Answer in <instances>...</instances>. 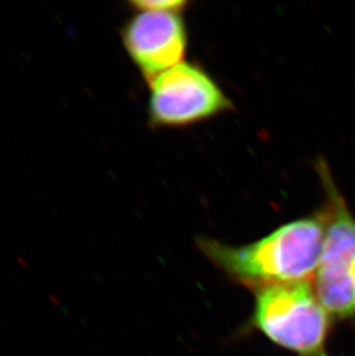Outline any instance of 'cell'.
Segmentation results:
<instances>
[{
  "label": "cell",
  "mask_w": 355,
  "mask_h": 356,
  "mask_svg": "<svg viewBox=\"0 0 355 356\" xmlns=\"http://www.w3.org/2000/svg\"><path fill=\"white\" fill-rule=\"evenodd\" d=\"M317 166L328 198L322 211L325 238L315 276L316 296L329 314L349 318L355 316V219L324 161Z\"/></svg>",
  "instance_id": "obj_3"
},
{
  "label": "cell",
  "mask_w": 355,
  "mask_h": 356,
  "mask_svg": "<svg viewBox=\"0 0 355 356\" xmlns=\"http://www.w3.org/2000/svg\"><path fill=\"white\" fill-rule=\"evenodd\" d=\"M123 40L148 82L180 64L187 50L186 24L175 12H140L128 21Z\"/></svg>",
  "instance_id": "obj_5"
},
{
  "label": "cell",
  "mask_w": 355,
  "mask_h": 356,
  "mask_svg": "<svg viewBox=\"0 0 355 356\" xmlns=\"http://www.w3.org/2000/svg\"><path fill=\"white\" fill-rule=\"evenodd\" d=\"M149 84V115L155 127H186L233 108L212 76L189 63L163 72Z\"/></svg>",
  "instance_id": "obj_4"
},
{
  "label": "cell",
  "mask_w": 355,
  "mask_h": 356,
  "mask_svg": "<svg viewBox=\"0 0 355 356\" xmlns=\"http://www.w3.org/2000/svg\"><path fill=\"white\" fill-rule=\"evenodd\" d=\"M325 238L323 212L287 222L269 236L245 245L200 238L198 245L218 269L254 291L312 280Z\"/></svg>",
  "instance_id": "obj_1"
},
{
  "label": "cell",
  "mask_w": 355,
  "mask_h": 356,
  "mask_svg": "<svg viewBox=\"0 0 355 356\" xmlns=\"http://www.w3.org/2000/svg\"><path fill=\"white\" fill-rule=\"evenodd\" d=\"M132 7L140 12H175L181 13L188 6L186 0H138Z\"/></svg>",
  "instance_id": "obj_6"
},
{
  "label": "cell",
  "mask_w": 355,
  "mask_h": 356,
  "mask_svg": "<svg viewBox=\"0 0 355 356\" xmlns=\"http://www.w3.org/2000/svg\"><path fill=\"white\" fill-rule=\"evenodd\" d=\"M251 324L272 343L298 356L326 355L328 310L309 282L255 291Z\"/></svg>",
  "instance_id": "obj_2"
}]
</instances>
